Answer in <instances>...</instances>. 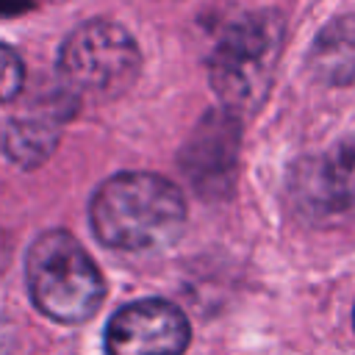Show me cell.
<instances>
[{"label": "cell", "instance_id": "5", "mask_svg": "<svg viewBox=\"0 0 355 355\" xmlns=\"http://www.w3.org/2000/svg\"><path fill=\"white\" fill-rule=\"evenodd\" d=\"M189 322L166 300H139L119 308L105 327L108 355H183Z\"/></svg>", "mask_w": 355, "mask_h": 355}, {"label": "cell", "instance_id": "3", "mask_svg": "<svg viewBox=\"0 0 355 355\" xmlns=\"http://www.w3.org/2000/svg\"><path fill=\"white\" fill-rule=\"evenodd\" d=\"M283 44V22L272 11L227 22L211 50V83L225 111H255L272 83Z\"/></svg>", "mask_w": 355, "mask_h": 355}, {"label": "cell", "instance_id": "8", "mask_svg": "<svg viewBox=\"0 0 355 355\" xmlns=\"http://www.w3.org/2000/svg\"><path fill=\"white\" fill-rule=\"evenodd\" d=\"M55 144V130L42 125V122H17L8 128V136H6V147H8V155L14 161H19L22 166H33L39 161L47 158V153L53 150Z\"/></svg>", "mask_w": 355, "mask_h": 355}, {"label": "cell", "instance_id": "4", "mask_svg": "<svg viewBox=\"0 0 355 355\" xmlns=\"http://www.w3.org/2000/svg\"><path fill=\"white\" fill-rule=\"evenodd\" d=\"M141 53L133 36L105 19L75 28L58 53V72L67 86L92 100L122 94L139 75Z\"/></svg>", "mask_w": 355, "mask_h": 355}, {"label": "cell", "instance_id": "10", "mask_svg": "<svg viewBox=\"0 0 355 355\" xmlns=\"http://www.w3.org/2000/svg\"><path fill=\"white\" fill-rule=\"evenodd\" d=\"M22 6H28V0H0V8L3 11H19Z\"/></svg>", "mask_w": 355, "mask_h": 355}, {"label": "cell", "instance_id": "9", "mask_svg": "<svg viewBox=\"0 0 355 355\" xmlns=\"http://www.w3.org/2000/svg\"><path fill=\"white\" fill-rule=\"evenodd\" d=\"M22 83H25V67L19 55L8 44H0V103L17 97Z\"/></svg>", "mask_w": 355, "mask_h": 355}, {"label": "cell", "instance_id": "6", "mask_svg": "<svg viewBox=\"0 0 355 355\" xmlns=\"http://www.w3.org/2000/svg\"><path fill=\"white\" fill-rule=\"evenodd\" d=\"M239 153V122L230 111H211L183 150V169L197 191L219 194L233 180Z\"/></svg>", "mask_w": 355, "mask_h": 355}, {"label": "cell", "instance_id": "7", "mask_svg": "<svg viewBox=\"0 0 355 355\" xmlns=\"http://www.w3.org/2000/svg\"><path fill=\"white\" fill-rule=\"evenodd\" d=\"M311 67L324 83L355 80V17L333 19L311 47Z\"/></svg>", "mask_w": 355, "mask_h": 355}, {"label": "cell", "instance_id": "1", "mask_svg": "<svg viewBox=\"0 0 355 355\" xmlns=\"http://www.w3.org/2000/svg\"><path fill=\"white\" fill-rule=\"evenodd\" d=\"M94 236L114 250L147 252L172 244L186 222V202L175 183L153 172H119L92 197Z\"/></svg>", "mask_w": 355, "mask_h": 355}, {"label": "cell", "instance_id": "2", "mask_svg": "<svg viewBox=\"0 0 355 355\" xmlns=\"http://www.w3.org/2000/svg\"><path fill=\"white\" fill-rule=\"evenodd\" d=\"M25 277L33 305L64 324L86 322L105 297V280L97 263L67 230H47L31 244Z\"/></svg>", "mask_w": 355, "mask_h": 355}]
</instances>
